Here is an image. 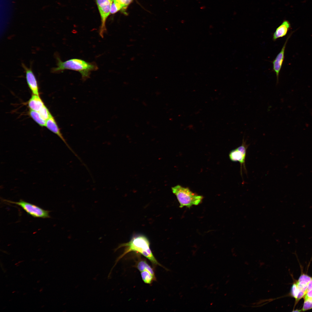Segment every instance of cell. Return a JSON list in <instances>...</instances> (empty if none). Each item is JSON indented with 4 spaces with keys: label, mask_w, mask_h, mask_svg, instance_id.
I'll use <instances>...</instances> for the list:
<instances>
[{
    "label": "cell",
    "mask_w": 312,
    "mask_h": 312,
    "mask_svg": "<svg viewBox=\"0 0 312 312\" xmlns=\"http://www.w3.org/2000/svg\"><path fill=\"white\" fill-rule=\"evenodd\" d=\"M122 247H125L123 253L116 259L115 263L109 273L111 274L112 269L120 260L128 253L136 252L142 255L148 259L154 265L164 267L158 262L155 257L150 248V243L148 238L145 236L139 235L133 237L127 243L120 244L116 248L115 251Z\"/></svg>",
    "instance_id": "6da1fadb"
},
{
    "label": "cell",
    "mask_w": 312,
    "mask_h": 312,
    "mask_svg": "<svg viewBox=\"0 0 312 312\" xmlns=\"http://www.w3.org/2000/svg\"><path fill=\"white\" fill-rule=\"evenodd\" d=\"M56 59L57 66L52 69L53 73H60L66 70L76 71L81 74L83 81L90 78L92 71L98 69L97 65L94 62H88L81 59L73 58L64 62L57 56Z\"/></svg>",
    "instance_id": "7a4b0ae2"
},
{
    "label": "cell",
    "mask_w": 312,
    "mask_h": 312,
    "mask_svg": "<svg viewBox=\"0 0 312 312\" xmlns=\"http://www.w3.org/2000/svg\"><path fill=\"white\" fill-rule=\"evenodd\" d=\"M172 192L176 196L179 203V207L184 206L190 208L193 205H198L203 198L202 196L193 193L187 187L178 185L172 188Z\"/></svg>",
    "instance_id": "3957f363"
},
{
    "label": "cell",
    "mask_w": 312,
    "mask_h": 312,
    "mask_svg": "<svg viewBox=\"0 0 312 312\" xmlns=\"http://www.w3.org/2000/svg\"><path fill=\"white\" fill-rule=\"evenodd\" d=\"M4 201L14 204L20 206L28 214L36 218H50L49 211L31 203L20 200L18 202H14L4 199Z\"/></svg>",
    "instance_id": "277c9868"
},
{
    "label": "cell",
    "mask_w": 312,
    "mask_h": 312,
    "mask_svg": "<svg viewBox=\"0 0 312 312\" xmlns=\"http://www.w3.org/2000/svg\"><path fill=\"white\" fill-rule=\"evenodd\" d=\"M243 137L241 145L232 150L229 153V156L230 160L233 162H238L240 165V172L242 176V170L246 173L245 166V159L246 150L249 145L246 144Z\"/></svg>",
    "instance_id": "5b68a950"
},
{
    "label": "cell",
    "mask_w": 312,
    "mask_h": 312,
    "mask_svg": "<svg viewBox=\"0 0 312 312\" xmlns=\"http://www.w3.org/2000/svg\"><path fill=\"white\" fill-rule=\"evenodd\" d=\"M50 131L57 135L64 142L68 148L72 152L81 163H83L81 159L68 144L61 132L60 129L54 117L51 114L49 118L46 120V126Z\"/></svg>",
    "instance_id": "8992f818"
},
{
    "label": "cell",
    "mask_w": 312,
    "mask_h": 312,
    "mask_svg": "<svg viewBox=\"0 0 312 312\" xmlns=\"http://www.w3.org/2000/svg\"><path fill=\"white\" fill-rule=\"evenodd\" d=\"M291 32L288 35L280 52L272 61L273 70L275 72L276 77V83H278L279 75L281 69L285 58V47L288 40L292 35Z\"/></svg>",
    "instance_id": "52a82bcc"
},
{
    "label": "cell",
    "mask_w": 312,
    "mask_h": 312,
    "mask_svg": "<svg viewBox=\"0 0 312 312\" xmlns=\"http://www.w3.org/2000/svg\"><path fill=\"white\" fill-rule=\"evenodd\" d=\"M22 66L25 72L26 80L29 88L33 94L39 95L37 81L33 71L24 64H22Z\"/></svg>",
    "instance_id": "ba28073f"
},
{
    "label": "cell",
    "mask_w": 312,
    "mask_h": 312,
    "mask_svg": "<svg viewBox=\"0 0 312 312\" xmlns=\"http://www.w3.org/2000/svg\"><path fill=\"white\" fill-rule=\"evenodd\" d=\"M112 4L106 5L98 7L101 16L102 24L99 31L100 36L103 38L104 34L106 30L105 22L107 18L110 13V10Z\"/></svg>",
    "instance_id": "9c48e42d"
},
{
    "label": "cell",
    "mask_w": 312,
    "mask_h": 312,
    "mask_svg": "<svg viewBox=\"0 0 312 312\" xmlns=\"http://www.w3.org/2000/svg\"><path fill=\"white\" fill-rule=\"evenodd\" d=\"M291 28V25L287 20L284 21L276 29L273 33L272 39L275 41L277 39L285 36Z\"/></svg>",
    "instance_id": "30bf717a"
},
{
    "label": "cell",
    "mask_w": 312,
    "mask_h": 312,
    "mask_svg": "<svg viewBox=\"0 0 312 312\" xmlns=\"http://www.w3.org/2000/svg\"><path fill=\"white\" fill-rule=\"evenodd\" d=\"M30 109L38 112L45 105L39 95L33 94L28 103Z\"/></svg>",
    "instance_id": "8fae6325"
},
{
    "label": "cell",
    "mask_w": 312,
    "mask_h": 312,
    "mask_svg": "<svg viewBox=\"0 0 312 312\" xmlns=\"http://www.w3.org/2000/svg\"><path fill=\"white\" fill-rule=\"evenodd\" d=\"M29 114L31 117L41 127L46 126V120L43 118L38 112L30 109Z\"/></svg>",
    "instance_id": "7c38bea8"
},
{
    "label": "cell",
    "mask_w": 312,
    "mask_h": 312,
    "mask_svg": "<svg viewBox=\"0 0 312 312\" xmlns=\"http://www.w3.org/2000/svg\"><path fill=\"white\" fill-rule=\"evenodd\" d=\"M136 267L140 272L147 270L150 272L153 275H155L152 268L145 260H141L138 261L136 264Z\"/></svg>",
    "instance_id": "4fadbf2b"
},
{
    "label": "cell",
    "mask_w": 312,
    "mask_h": 312,
    "mask_svg": "<svg viewBox=\"0 0 312 312\" xmlns=\"http://www.w3.org/2000/svg\"><path fill=\"white\" fill-rule=\"evenodd\" d=\"M142 279L145 283L150 284L156 280L155 275L147 270L140 272Z\"/></svg>",
    "instance_id": "5bb4252c"
},
{
    "label": "cell",
    "mask_w": 312,
    "mask_h": 312,
    "mask_svg": "<svg viewBox=\"0 0 312 312\" xmlns=\"http://www.w3.org/2000/svg\"><path fill=\"white\" fill-rule=\"evenodd\" d=\"M312 279V278L307 275L302 274L300 277L296 284L302 286L307 285Z\"/></svg>",
    "instance_id": "9a60e30c"
},
{
    "label": "cell",
    "mask_w": 312,
    "mask_h": 312,
    "mask_svg": "<svg viewBox=\"0 0 312 312\" xmlns=\"http://www.w3.org/2000/svg\"><path fill=\"white\" fill-rule=\"evenodd\" d=\"M125 8H126L123 5L113 1L111 6L110 13L114 14L121 9Z\"/></svg>",
    "instance_id": "2e32d148"
},
{
    "label": "cell",
    "mask_w": 312,
    "mask_h": 312,
    "mask_svg": "<svg viewBox=\"0 0 312 312\" xmlns=\"http://www.w3.org/2000/svg\"><path fill=\"white\" fill-rule=\"evenodd\" d=\"M38 112L42 117L46 120L49 118L51 114L49 110L45 105Z\"/></svg>",
    "instance_id": "e0dca14e"
},
{
    "label": "cell",
    "mask_w": 312,
    "mask_h": 312,
    "mask_svg": "<svg viewBox=\"0 0 312 312\" xmlns=\"http://www.w3.org/2000/svg\"><path fill=\"white\" fill-rule=\"evenodd\" d=\"M312 308V298H309L304 300L303 311H305Z\"/></svg>",
    "instance_id": "ac0fdd59"
},
{
    "label": "cell",
    "mask_w": 312,
    "mask_h": 312,
    "mask_svg": "<svg viewBox=\"0 0 312 312\" xmlns=\"http://www.w3.org/2000/svg\"><path fill=\"white\" fill-rule=\"evenodd\" d=\"M299 291L297 287L296 284L294 283L293 284L291 287V294L292 296L296 299L297 297Z\"/></svg>",
    "instance_id": "d6986e66"
},
{
    "label": "cell",
    "mask_w": 312,
    "mask_h": 312,
    "mask_svg": "<svg viewBox=\"0 0 312 312\" xmlns=\"http://www.w3.org/2000/svg\"><path fill=\"white\" fill-rule=\"evenodd\" d=\"M98 7L112 4L113 0H96Z\"/></svg>",
    "instance_id": "ffe728a7"
},
{
    "label": "cell",
    "mask_w": 312,
    "mask_h": 312,
    "mask_svg": "<svg viewBox=\"0 0 312 312\" xmlns=\"http://www.w3.org/2000/svg\"><path fill=\"white\" fill-rule=\"evenodd\" d=\"M133 0H113L123 5L126 8L132 2Z\"/></svg>",
    "instance_id": "44dd1931"
},
{
    "label": "cell",
    "mask_w": 312,
    "mask_h": 312,
    "mask_svg": "<svg viewBox=\"0 0 312 312\" xmlns=\"http://www.w3.org/2000/svg\"><path fill=\"white\" fill-rule=\"evenodd\" d=\"M305 291H299L297 297L296 299V300L298 301L299 300L302 298L305 294Z\"/></svg>",
    "instance_id": "7402d4cb"
},
{
    "label": "cell",
    "mask_w": 312,
    "mask_h": 312,
    "mask_svg": "<svg viewBox=\"0 0 312 312\" xmlns=\"http://www.w3.org/2000/svg\"><path fill=\"white\" fill-rule=\"evenodd\" d=\"M309 298H312V289L309 291L304 295V300Z\"/></svg>",
    "instance_id": "603a6c76"
},
{
    "label": "cell",
    "mask_w": 312,
    "mask_h": 312,
    "mask_svg": "<svg viewBox=\"0 0 312 312\" xmlns=\"http://www.w3.org/2000/svg\"><path fill=\"white\" fill-rule=\"evenodd\" d=\"M312 289V279L308 283L307 288L305 291V294L309 290Z\"/></svg>",
    "instance_id": "cb8c5ba5"
},
{
    "label": "cell",
    "mask_w": 312,
    "mask_h": 312,
    "mask_svg": "<svg viewBox=\"0 0 312 312\" xmlns=\"http://www.w3.org/2000/svg\"><path fill=\"white\" fill-rule=\"evenodd\" d=\"M300 311V310H298V311L296 310V311H296H296Z\"/></svg>",
    "instance_id": "d4e9b609"
}]
</instances>
